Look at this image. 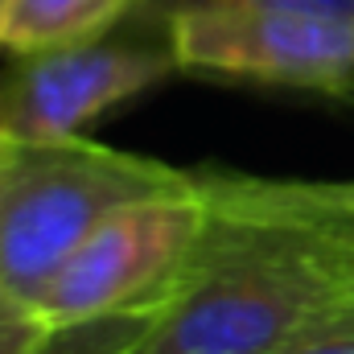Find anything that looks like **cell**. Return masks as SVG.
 <instances>
[{
    "mask_svg": "<svg viewBox=\"0 0 354 354\" xmlns=\"http://www.w3.org/2000/svg\"><path fill=\"white\" fill-rule=\"evenodd\" d=\"M198 181L202 235L136 354H272L354 288V214L317 181Z\"/></svg>",
    "mask_w": 354,
    "mask_h": 354,
    "instance_id": "cell-1",
    "label": "cell"
},
{
    "mask_svg": "<svg viewBox=\"0 0 354 354\" xmlns=\"http://www.w3.org/2000/svg\"><path fill=\"white\" fill-rule=\"evenodd\" d=\"M198 169L124 153L87 136L0 145V284L29 301L91 231L115 210L177 194Z\"/></svg>",
    "mask_w": 354,
    "mask_h": 354,
    "instance_id": "cell-2",
    "label": "cell"
},
{
    "mask_svg": "<svg viewBox=\"0 0 354 354\" xmlns=\"http://www.w3.org/2000/svg\"><path fill=\"white\" fill-rule=\"evenodd\" d=\"M161 29L177 71L338 99L354 87V12L309 4H218L177 12Z\"/></svg>",
    "mask_w": 354,
    "mask_h": 354,
    "instance_id": "cell-3",
    "label": "cell"
},
{
    "mask_svg": "<svg viewBox=\"0 0 354 354\" xmlns=\"http://www.w3.org/2000/svg\"><path fill=\"white\" fill-rule=\"evenodd\" d=\"M206 223L202 181L132 202L103 218L54 268L33 305L54 322H87L124 309H161Z\"/></svg>",
    "mask_w": 354,
    "mask_h": 354,
    "instance_id": "cell-4",
    "label": "cell"
},
{
    "mask_svg": "<svg viewBox=\"0 0 354 354\" xmlns=\"http://www.w3.org/2000/svg\"><path fill=\"white\" fill-rule=\"evenodd\" d=\"M177 62L169 41H83L37 54H12L0 71V136L8 140H66L120 107L124 99L157 87Z\"/></svg>",
    "mask_w": 354,
    "mask_h": 354,
    "instance_id": "cell-5",
    "label": "cell"
},
{
    "mask_svg": "<svg viewBox=\"0 0 354 354\" xmlns=\"http://www.w3.org/2000/svg\"><path fill=\"white\" fill-rule=\"evenodd\" d=\"M145 0H0V54H37L107 37Z\"/></svg>",
    "mask_w": 354,
    "mask_h": 354,
    "instance_id": "cell-6",
    "label": "cell"
},
{
    "mask_svg": "<svg viewBox=\"0 0 354 354\" xmlns=\"http://www.w3.org/2000/svg\"><path fill=\"white\" fill-rule=\"evenodd\" d=\"M157 309H124V313H103L87 322H66L54 326L50 342L37 354H128L149 334Z\"/></svg>",
    "mask_w": 354,
    "mask_h": 354,
    "instance_id": "cell-7",
    "label": "cell"
},
{
    "mask_svg": "<svg viewBox=\"0 0 354 354\" xmlns=\"http://www.w3.org/2000/svg\"><path fill=\"white\" fill-rule=\"evenodd\" d=\"M272 354H354V288L313 313L280 351Z\"/></svg>",
    "mask_w": 354,
    "mask_h": 354,
    "instance_id": "cell-8",
    "label": "cell"
},
{
    "mask_svg": "<svg viewBox=\"0 0 354 354\" xmlns=\"http://www.w3.org/2000/svg\"><path fill=\"white\" fill-rule=\"evenodd\" d=\"M54 334V322L17 288L0 284V354H37Z\"/></svg>",
    "mask_w": 354,
    "mask_h": 354,
    "instance_id": "cell-9",
    "label": "cell"
},
{
    "mask_svg": "<svg viewBox=\"0 0 354 354\" xmlns=\"http://www.w3.org/2000/svg\"><path fill=\"white\" fill-rule=\"evenodd\" d=\"M218 4H309V8H334V12H354V0H145L140 12H149L153 21H169L177 12L189 8H218Z\"/></svg>",
    "mask_w": 354,
    "mask_h": 354,
    "instance_id": "cell-10",
    "label": "cell"
},
{
    "mask_svg": "<svg viewBox=\"0 0 354 354\" xmlns=\"http://www.w3.org/2000/svg\"><path fill=\"white\" fill-rule=\"evenodd\" d=\"M317 189H322L334 206H342V210L354 214V181H317Z\"/></svg>",
    "mask_w": 354,
    "mask_h": 354,
    "instance_id": "cell-11",
    "label": "cell"
},
{
    "mask_svg": "<svg viewBox=\"0 0 354 354\" xmlns=\"http://www.w3.org/2000/svg\"><path fill=\"white\" fill-rule=\"evenodd\" d=\"M342 99H351V103H354V87H351V91H346V95H342Z\"/></svg>",
    "mask_w": 354,
    "mask_h": 354,
    "instance_id": "cell-12",
    "label": "cell"
},
{
    "mask_svg": "<svg viewBox=\"0 0 354 354\" xmlns=\"http://www.w3.org/2000/svg\"><path fill=\"white\" fill-rule=\"evenodd\" d=\"M0 145H4V136H0Z\"/></svg>",
    "mask_w": 354,
    "mask_h": 354,
    "instance_id": "cell-13",
    "label": "cell"
},
{
    "mask_svg": "<svg viewBox=\"0 0 354 354\" xmlns=\"http://www.w3.org/2000/svg\"><path fill=\"white\" fill-rule=\"evenodd\" d=\"M128 354H136V351H128Z\"/></svg>",
    "mask_w": 354,
    "mask_h": 354,
    "instance_id": "cell-14",
    "label": "cell"
}]
</instances>
